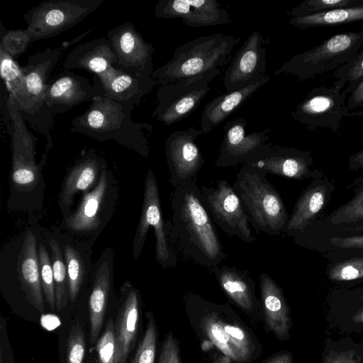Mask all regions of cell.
I'll return each instance as SVG.
<instances>
[{"mask_svg":"<svg viewBox=\"0 0 363 363\" xmlns=\"http://www.w3.org/2000/svg\"><path fill=\"white\" fill-rule=\"evenodd\" d=\"M348 164L352 171L363 169V148L350 157Z\"/></svg>","mask_w":363,"mask_h":363,"instance_id":"50","label":"cell"},{"mask_svg":"<svg viewBox=\"0 0 363 363\" xmlns=\"http://www.w3.org/2000/svg\"><path fill=\"white\" fill-rule=\"evenodd\" d=\"M362 4L363 0H305L286 13L291 18H294Z\"/></svg>","mask_w":363,"mask_h":363,"instance_id":"40","label":"cell"},{"mask_svg":"<svg viewBox=\"0 0 363 363\" xmlns=\"http://www.w3.org/2000/svg\"><path fill=\"white\" fill-rule=\"evenodd\" d=\"M259 280L267 325L279 340H287L292 321L284 293L270 275L262 272Z\"/></svg>","mask_w":363,"mask_h":363,"instance_id":"29","label":"cell"},{"mask_svg":"<svg viewBox=\"0 0 363 363\" xmlns=\"http://www.w3.org/2000/svg\"><path fill=\"white\" fill-rule=\"evenodd\" d=\"M213 273L223 291L237 306L247 311L257 307L255 284L248 270L220 264L213 269Z\"/></svg>","mask_w":363,"mask_h":363,"instance_id":"32","label":"cell"},{"mask_svg":"<svg viewBox=\"0 0 363 363\" xmlns=\"http://www.w3.org/2000/svg\"><path fill=\"white\" fill-rule=\"evenodd\" d=\"M41 226L31 220L9 240L0 252L1 282H14L26 300L40 312L45 311L39 261L38 241Z\"/></svg>","mask_w":363,"mask_h":363,"instance_id":"6","label":"cell"},{"mask_svg":"<svg viewBox=\"0 0 363 363\" xmlns=\"http://www.w3.org/2000/svg\"><path fill=\"white\" fill-rule=\"evenodd\" d=\"M201 199L211 219L228 236L238 237L246 243L256 238L248 216L233 185L225 179L200 187Z\"/></svg>","mask_w":363,"mask_h":363,"instance_id":"12","label":"cell"},{"mask_svg":"<svg viewBox=\"0 0 363 363\" xmlns=\"http://www.w3.org/2000/svg\"><path fill=\"white\" fill-rule=\"evenodd\" d=\"M331 245L345 250H363V235L347 237H332L329 239Z\"/></svg>","mask_w":363,"mask_h":363,"instance_id":"48","label":"cell"},{"mask_svg":"<svg viewBox=\"0 0 363 363\" xmlns=\"http://www.w3.org/2000/svg\"><path fill=\"white\" fill-rule=\"evenodd\" d=\"M118 198V182L106 162L96 187L82 194L78 206L62 218L58 227L69 235L94 245L112 218Z\"/></svg>","mask_w":363,"mask_h":363,"instance_id":"7","label":"cell"},{"mask_svg":"<svg viewBox=\"0 0 363 363\" xmlns=\"http://www.w3.org/2000/svg\"><path fill=\"white\" fill-rule=\"evenodd\" d=\"M43 232L50 252L55 289L56 309L60 312L69 299V282L67 267L62 247L52 230L43 228Z\"/></svg>","mask_w":363,"mask_h":363,"instance_id":"34","label":"cell"},{"mask_svg":"<svg viewBox=\"0 0 363 363\" xmlns=\"http://www.w3.org/2000/svg\"><path fill=\"white\" fill-rule=\"evenodd\" d=\"M169 200L172 214L166 223L174 250L200 266L213 269L220 265L227 255L196 180L174 187Z\"/></svg>","mask_w":363,"mask_h":363,"instance_id":"1","label":"cell"},{"mask_svg":"<svg viewBox=\"0 0 363 363\" xmlns=\"http://www.w3.org/2000/svg\"><path fill=\"white\" fill-rule=\"evenodd\" d=\"M356 230L360 233H363V225H361L356 228Z\"/></svg>","mask_w":363,"mask_h":363,"instance_id":"54","label":"cell"},{"mask_svg":"<svg viewBox=\"0 0 363 363\" xmlns=\"http://www.w3.org/2000/svg\"><path fill=\"white\" fill-rule=\"evenodd\" d=\"M0 71L9 97L17 104L21 100L25 90V79L20 67L15 60L0 48Z\"/></svg>","mask_w":363,"mask_h":363,"instance_id":"38","label":"cell"},{"mask_svg":"<svg viewBox=\"0 0 363 363\" xmlns=\"http://www.w3.org/2000/svg\"><path fill=\"white\" fill-rule=\"evenodd\" d=\"M106 160L95 150L84 152L67 172L62 183L58 205L62 218L72 211L76 195L92 191L97 185Z\"/></svg>","mask_w":363,"mask_h":363,"instance_id":"21","label":"cell"},{"mask_svg":"<svg viewBox=\"0 0 363 363\" xmlns=\"http://www.w3.org/2000/svg\"><path fill=\"white\" fill-rule=\"evenodd\" d=\"M157 328L153 315L148 313L145 335L130 363H154L156 354Z\"/></svg>","mask_w":363,"mask_h":363,"instance_id":"43","label":"cell"},{"mask_svg":"<svg viewBox=\"0 0 363 363\" xmlns=\"http://www.w3.org/2000/svg\"><path fill=\"white\" fill-rule=\"evenodd\" d=\"M134 106L96 96L84 113L72 119L70 130L101 143L114 140L147 157L150 153L148 138L153 126L147 123L133 121Z\"/></svg>","mask_w":363,"mask_h":363,"instance_id":"3","label":"cell"},{"mask_svg":"<svg viewBox=\"0 0 363 363\" xmlns=\"http://www.w3.org/2000/svg\"><path fill=\"white\" fill-rule=\"evenodd\" d=\"M121 292L123 301L114 323L116 363H126L137 338L140 297L138 291L128 281Z\"/></svg>","mask_w":363,"mask_h":363,"instance_id":"28","label":"cell"},{"mask_svg":"<svg viewBox=\"0 0 363 363\" xmlns=\"http://www.w3.org/2000/svg\"><path fill=\"white\" fill-rule=\"evenodd\" d=\"M240 37L223 33L201 36L178 46L172 58L153 71L157 85L176 83L223 68L230 60Z\"/></svg>","mask_w":363,"mask_h":363,"instance_id":"4","label":"cell"},{"mask_svg":"<svg viewBox=\"0 0 363 363\" xmlns=\"http://www.w3.org/2000/svg\"><path fill=\"white\" fill-rule=\"evenodd\" d=\"M116 55L107 37L81 43L66 57L65 69H84L101 75L114 67Z\"/></svg>","mask_w":363,"mask_h":363,"instance_id":"30","label":"cell"},{"mask_svg":"<svg viewBox=\"0 0 363 363\" xmlns=\"http://www.w3.org/2000/svg\"><path fill=\"white\" fill-rule=\"evenodd\" d=\"M154 14L160 18H182L191 28L226 25L232 20L216 0H160Z\"/></svg>","mask_w":363,"mask_h":363,"instance_id":"20","label":"cell"},{"mask_svg":"<svg viewBox=\"0 0 363 363\" xmlns=\"http://www.w3.org/2000/svg\"><path fill=\"white\" fill-rule=\"evenodd\" d=\"M150 227L154 230L157 262L164 269L175 267L177 257L164 222L158 184L151 169L145 177L142 211L133 240L134 259L140 257Z\"/></svg>","mask_w":363,"mask_h":363,"instance_id":"9","label":"cell"},{"mask_svg":"<svg viewBox=\"0 0 363 363\" xmlns=\"http://www.w3.org/2000/svg\"><path fill=\"white\" fill-rule=\"evenodd\" d=\"M264 43L257 31L246 38L225 72L223 86L227 91L243 89L267 76Z\"/></svg>","mask_w":363,"mask_h":363,"instance_id":"17","label":"cell"},{"mask_svg":"<svg viewBox=\"0 0 363 363\" xmlns=\"http://www.w3.org/2000/svg\"><path fill=\"white\" fill-rule=\"evenodd\" d=\"M6 108L12 122V165L7 208L16 213H34L44 207L46 184L42 172L47 152L37 163L36 138L28 130L16 101L8 97Z\"/></svg>","mask_w":363,"mask_h":363,"instance_id":"2","label":"cell"},{"mask_svg":"<svg viewBox=\"0 0 363 363\" xmlns=\"http://www.w3.org/2000/svg\"><path fill=\"white\" fill-rule=\"evenodd\" d=\"M86 351L84 333L81 325H72L67 341L66 363H82Z\"/></svg>","mask_w":363,"mask_h":363,"instance_id":"45","label":"cell"},{"mask_svg":"<svg viewBox=\"0 0 363 363\" xmlns=\"http://www.w3.org/2000/svg\"><path fill=\"white\" fill-rule=\"evenodd\" d=\"M265 363H294V357L290 352L283 351L274 355Z\"/></svg>","mask_w":363,"mask_h":363,"instance_id":"52","label":"cell"},{"mask_svg":"<svg viewBox=\"0 0 363 363\" xmlns=\"http://www.w3.org/2000/svg\"><path fill=\"white\" fill-rule=\"evenodd\" d=\"M346 106L348 110L362 108L363 110V79L349 94Z\"/></svg>","mask_w":363,"mask_h":363,"instance_id":"49","label":"cell"},{"mask_svg":"<svg viewBox=\"0 0 363 363\" xmlns=\"http://www.w3.org/2000/svg\"><path fill=\"white\" fill-rule=\"evenodd\" d=\"M203 319V327L214 344L224 352L237 361H243L230 334L231 322L218 318L217 312L211 311Z\"/></svg>","mask_w":363,"mask_h":363,"instance_id":"36","label":"cell"},{"mask_svg":"<svg viewBox=\"0 0 363 363\" xmlns=\"http://www.w3.org/2000/svg\"><path fill=\"white\" fill-rule=\"evenodd\" d=\"M327 303L331 325L344 333L363 334V286L335 289Z\"/></svg>","mask_w":363,"mask_h":363,"instance_id":"27","label":"cell"},{"mask_svg":"<svg viewBox=\"0 0 363 363\" xmlns=\"http://www.w3.org/2000/svg\"><path fill=\"white\" fill-rule=\"evenodd\" d=\"M107 38L116 55L115 67L137 75L151 77L155 49L132 23H123L111 29Z\"/></svg>","mask_w":363,"mask_h":363,"instance_id":"16","label":"cell"},{"mask_svg":"<svg viewBox=\"0 0 363 363\" xmlns=\"http://www.w3.org/2000/svg\"><path fill=\"white\" fill-rule=\"evenodd\" d=\"M96 349L99 363H116V339L114 323L109 319L106 328L97 341Z\"/></svg>","mask_w":363,"mask_h":363,"instance_id":"46","label":"cell"},{"mask_svg":"<svg viewBox=\"0 0 363 363\" xmlns=\"http://www.w3.org/2000/svg\"><path fill=\"white\" fill-rule=\"evenodd\" d=\"M158 363H181L179 345L171 332L164 339Z\"/></svg>","mask_w":363,"mask_h":363,"instance_id":"47","label":"cell"},{"mask_svg":"<svg viewBox=\"0 0 363 363\" xmlns=\"http://www.w3.org/2000/svg\"><path fill=\"white\" fill-rule=\"evenodd\" d=\"M267 174L294 179H318L323 172L311 169L313 164L311 152L294 147L266 144L247 162Z\"/></svg>","mask_w":363,"mask_h":363,"instance_id":"15","label":"cell"},{"mask_svg":"<svg viewBox=\"0 0 363 363\" xmlns=\"http://www.w3.org/2000/svg\"><path fill=\"white\" fill-rule=\"evenodd\" d=\"M38 261L40 281L45 302L54 311L56 308L55 289L50 252L41 227L38 241Z\"/></svg>","mask_w":363,"mask_h":363,"instance_id":"37","label":"cell"},{"mask_svg":"<svg viewBox=\"0 0 363 363\" xmlns=\"http://www.w3.org/2000/svg\"><path fill=\"white\" fill-rule=\"evenodd\" d=\"M114 252L106 247L94 264L89 299L90 337L94 344L100 335L113 283Z\"/></svg>","mask_w":363,"mask_h":363,"instance_id":"23","label":"cell"},{"mask_svg":"<svg viewBox=\"0 0 363 363\" xmlns=\"http://www.w3.org/2000/svg\"><path fill=\"white\" fill-rule=\"evenodd\" d=\"M261 169L242 164L233 186L252 227L269 236L285 233L289 216L281 195Z\"/></svg>","mask_w":363,"mask_h":363,"instance_id":"5","label":"cell"},{"mask_svg":"<svg viewBox=\"0 0 363 363\" xmlns=\"http://www.w3.org/2000/svg\"><path fill=\"white\" fill-rule=\"evenodd\" d=\"M32 42L31 34L27 28L9 30L1 35L0 48L15 59L22 55Z\"/></svg>","mask_w":363,"mask_h":363,"instance_id":"44","label":"cell"},{"mask_svg":"<svg viewBox=\"0 0 363 363\" xmlns=\"http://www.w3.org/2000/svg\"><path fill=\"white\" fill-rule=\"evenodd\" d=\"M270 79L271 77L267 75L243 89L227 91L219 95L207 104L204 106L201 118L200 130L202 134L209 133L223 122Z\"/></svg>","mask_w":363,"mask_h":363,"instance_id":"31","label":"cell"},{"mask_svg":"<svg viewBox=\"0 0 363 363\" xmlns=\"http://www.w3.org/2000/svg\"><path fill=\"white\" fill-rule=\"evenodd\" d=\"M93 80L99 96L134 106H138L157 85L152 77L132 74L115 66L101 75H94Z\"/></svg>","mask_w":363,"mask_h":363,"instance_id":"22","label":"cell"},{"mask_svg":"<svg viewBox=\"0 0 363 363\" xmlns=\"http://www.w3.org/2000/svg\"><path fill=\"white\" fill-rule=\"evenodd\" d=\"M60 55L59 48H48L30 55L21 67L25 90L20 102H16L21 114L33 116L45 105V96L51 81V72L59 62Z\"/></svg>","mask_w":363,"mask_h":363,"instance_id":"18","label":"cell"},{"mask_svg":"<svg viewBox=\"0 0 363 363\" xmlns=\"http://www.w3.org/2000/svg\"><path fill=\"white\" fill-rule=\"evenodd\" d=\"M99 96L98 89L88 79L65 69L51 79L45 104L52 113H63Z\"/></svg>","mask_w":363,"mask_h":363,"instance_id":"25","label":"cell"},{"mask_svg":"<svg viewBox=\"0 0 363 363\" xmlns=\"http://www.w3.org/2000/svg\"><path fill=\"white\" fill-rule=\"evenodd\" d=\"M333 85L350 94L363 79V50L357 52L344 65L335 70Z\"/></svg>","mask_w":363,"mask_h":363,"instance_id":"39","label":"cell"},{"mask_svg":"<svg viewBox=\"0 0 363 363\" xmlns=\"http://www.w3.org/2000/svg\"><path fill=\"white\" fill-rule=\"evenodd\" d=\"M40 321L43 328L48 330H54L60 324L58 317L52 314L42 315Z\"/></svg>","mask_w":363,"mask_h":363,"instance_id":"51","label":"cell"},{"mask_svg":"<svg viewBox=\"0 0 363 363\" xmlns=\"http://www.w3.org/2000/svg\"><path fill=\"white\" fill-rule=\"evenodd\" d=\"M321 363H363V343L350 336L324 340Z\"/></svg>","mask_w":363,"mask_h":363,"instance_id":"35","label":"cell"},{"mask_svg":"<svg viewBox=\"0 0 363 363\" xmlns=\"http://www.w3.org/2000/svg\"><path fill=\"white\" fill-rule=\"evenodd\" d=\"M247 120L236 118L223 126L224 135L219 155L215 161L218 167H229L247 163L266 145L270 127L245 134Z\"/></svg>","mask_w":363,"mask_h":363,"instance_id":"19","label":"cell"},{"mask_svg":"<svg viewBox=\"0 0 363 363\" xmlns=\"http://www.w3.org/2000/svg\"><path fill=\"white\" fill-rule=\"evenodd\" d=\"M1 363H3V361H2V355L1 357Z\"/></svg>","mask_w":363,"mask_h":363,"instance_id":"55","label":"cell"},{"mask_svg":"<svg viewBox=\"0 0 363 363\" xmlns=\"http://www.w3.org/2000/svg\"><path fill=\"white\" fill-rule=\"evenodd\" d=\"M328 277L338 283L363 279V257H353L334 264L328 270Z\"/></svg>","mask_w":363,"mask_h":363,"instance_id":"42","label":"cell"},{"mask_svg":"<svg viewBox=\"0 0 363 363\" xmlns=\"http://www.w3.org/2000/svg\"><path fill=\"white\" fill-rule=\"evenodd\" d=\"M51 230L63 252L68 276L69 299L70 303H74L92 275L93 245L89 241L69 235L59 227L53 228Z\"/></svg>","mask_w":363,"mask_h":363,"instance_id":"24","label":"cell"},{"mask_svg":"<svg viewBox=\"0 0 363 363\" xmlns=\"http://www.w3.org/2000/svg\"><path fill=\"white\" fill-rule=\"evenodd\" d=\"M347 96L343 89L333 84L316 86L295 107L291 116L308 130L327 128L337 133L349 113Z\"/></svg>","mask_w":363,"mask_h":363,"instance_id":"13","label":"cell"},{"mask_svg":"<svg viewBox=\"0 0 363 363\" xmlns=\"http://www.w3.org/2000/svg\"><path fill=\"white\" fill-rule=\"evenodd\" d=\"M334 186L327 178L314 179L296 202L284 234L297 238L329 201Z\"/></svg>","mask_w":363,"mask_h":363,"instance_id":"26","label":"cell"},{"mask_svg":"<svg viewBox=\"0 0 363 363\" xmlns=\"http://www.w3.org/2000/svg\"><path fill=\"white\" fill-rule=\"evenodd\" d=\"M362 45L363 30L337 33L319 45L292 56L274 74H289L299 80L313 79L344 65Z\"/></svg>","mask_w":363,"mask_h":363,"instance_id":"8","label":"cell"},{"mask_svg":"<svg viewBox=\"0 0 363 363\" xmlns=\"http://www.w3.org/2000/svg\"><path fill=\"white\" fill-rule=\"evenodd\" d=\"M220 73L219 69H213L196 78L160 85L152 117L165 125L184 119L199 108L211 90L209 83Z\"/></svg>","mask_w":363,"mask_h":363,"instance_id":"11","label":"cell"},{"mask_svg":"<svg viewBox=\"0 0 363 363\" xmlns=\"http://www.w3.org/2000/svg\"><path fill=\"white\" fill-rule=\"evenodd\" d=\"M351 186L353 187L354 192L363 189V176L359 177L354 179L351 183Z\"/></svg>","mask_w":363,"mask_h":363,"instance_id":"53","label":"cell"},{"mask_svg":"<svg viewBox=\"0 0 363 363\" xmlns=\"http://www.w3.org/2000/svg\"><path fill=\"white\" fill-rule=\"evenodd\" d=\"M360 21H363V4L333 9L320 13L291 18L289 23L301 29H307Z\"/></svg>","mask_w":363,"mask_h":363,"instance_id":"33","label":"cell"},{"mask_svg":"<svg viewBox=\"0 0 363 363\" xmlns=\"http://www.w3.org/2000/svg\"><path fill=\"white\" fill-rule=\"evenodd\" d=\"M104 0H49L23 16L33 41L57 36L79 23Z\"/></svg>","mask_w":363,"mask_h":363,"instance_id":"10","label":"cell"},{"mask_svg":"<svg viewBox=\"0 0 363 363\" xmlns=\"http://www.w3.org/2000/svg\"><path fill=\"white\" fill-rule=\"evenodd\" d=\"M202 133L194 126L174 131L167 138L164 152L169 173V183L174 187L196 180L205 160L195 140Z\"/></svg>","mask_w":363,"mask_h":363,"instance_id":"14","label":"cell"},{"mask_svg":"<svg viewBox=\"0 0 363 363\" xmlns=\"http://www.w3.org/2000/svg\"><path fill=\"white\" fill-rule=\"evenodd\" d=\"M354 193L348 202L330 214L328 217L330 224H349L363 220V189Z\"/></svg>","mask_w":363,"mask_h":363,"instance_id":"41","label":"cell"}]
</instances>
